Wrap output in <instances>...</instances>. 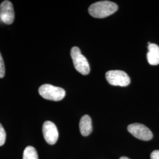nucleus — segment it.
Instances as JSON below:
<instances>
[{
  "label": "nucleus",
  "mask_w": 159,
  "mask_h": 159,
  "mask_svg": "<svg viewBox=\"0 0 159 159\" xmlns=\"http://www.w3.org/2000/svg\"><path fill=\"white\" fill-rule=\"evenodd\" d=\"M118 9V6L113 2L102 1L91 4L89 8V12L92 17L102 18L111 16Z\"/></svg>",
  "instance_id": "1"
},
{
  "label": "nucleus",
  "mask_w": 159,
  "mask_h": 159,
  "mask_svg": "<svg viewBox=\"0 0 159 159\" xmlns=\"http://www.w3.org/2000/svg\"><path fill=\"white\" fill-rule=\"evenodd\" d=\"M39 92L43 98L54 102L63 100L66 96V91L63 89L48 84L40 86Z\"/></svg>",
  "instance_id": "2"
},
{
  "label": "nucleus",
  "mask_w": 159,
  "mask_h": 159,
  "mask_svg": "<svg viewBox=\"0 0 159 159\" xmlns=\"http://www.w3.org/2000/svg\"><path fill=\"white\" fill-rule=\"evenodd\" d=\"M71 57L75 70L83 75H87L90 68L87 60L81 52L79 48L74 47L71 50Z\"/></svg>",
  "instance_id": "3"
},
{
  "label": "nucleus",
  "mask_w": 159,
  "mask_h": 159,
  "mask_svg": "<svg viewBox=\"0 0 159 159\" xmlns=\"http://www.w3.org/2000/svg\"><path fill=\"white\" fill-rule=\"evenodd\" d=\"M109 84L115 86L125 87L130 83V79L126 73L121 70H111L106 74Z\"/></svg>",
  "instance_id": "4"
},
{
  "label": "nucleus",
  "mask_w": 159,
  "mask_h": 159,
  "mask_svg": "<svg viewBox=\"0 0 159 159\" xmlns=\"http://www.w3.org/2000/svg\"><path fill=\"white\" fill-rule=\"evenodd\" d=\"M127 130L133 136L141 140L148 141L153 138L152 132L148 127L142 124H131L127 127Z\"/></svg>",
  "instance_id": "5"
},
{
  "label": "nucleus",
  "mask_w": 159,
  "mask_h": 159,
  "mask_svg": "<svg viewBox=\"0 0 159 159\" xmlns=\"http://www.w3.org/2000/svg\"><path fill=\"white\" fill-rule=\"evenodd\" d=\"M43 136L46 142L53 145L58 139V131L55 124L50 121H46L43 125Z\"/></svg>",
  "instance_id": "6"
},
{
  "label": "nucleus",
  "mask_w": 159,
  "mask_h": 159,
  "mask_svg": "<svg viewBox=\"0 0 159 159\" xmlns=\"http://www.w3.org/2000/svg\"><path fill=\"white\" fill-rule=\"evenodd\" d=\"M0 18L6 24L10 25L14 21L15 14L13 6L9 1H4L0 5Z\"/></svg>",
  "instance_id": "7"
},
{
  "label": "nucleus",
  "mask_w": 159,
  "mask_h": 159,
  "mask_svg": "<svg viewBox=\"0 0 159 159\" xmlns=\"http://www.w3.org/2000/svg\"><path fill=\"white\" fill-rule=\"evenodd\" d=\"M147 59L148 62L152 66L159 64V47L156 44L151 43L148 45Z\"/></svg>",
  "instance_id": "8"
},
{
  "label": "nucleus",
  "mask_w": 159,
  "mask_h": 159,
  "mask_svg": "<svg viewBox=\"0 0 159 159\" xmlns=\"http://www.w3.org/2000/svg\"><path fill=\"white\" fill-rule=\"evenodd\" d=\"M79 127L80 133L83 136H88L90 134L93 127L91 118L89 115H84L81 117L80 121Z\"/></svg>",
  "instance_id": "9"
},
{
  "label": "nucleus",
  "mask_w": 159,
  "mask_h": 159,
  "mask_svg": "<svg viewBox=\"0 0 159 159\" xmlns=\"http://www.w3.org/2000/svg\"><path fill=\"white\" fill-rule=\"evenodd\" d=\"M23 159H39L36 149L33 146H27L23 152Z\"/></svg>",
  "instance_id": "10"
},
{
  "label": "nucleus",
  "mask_w": 159,
  "mask_h": 159,
  "mask_svg": "<svg viewBox=\"0 0 159 159\" xmlns=\"http://www.w3.org/2000/svg\"><path fill=\"white\" fill-rule=\"evenodd\" d=\"M6 133L4 127L0 123V146H2L6 142Z\"/></svg>",
  "instance_id": "11"
},
{
  "label": "nucleus",
  "mask_w": 159,
  "mask_h": 159,
  "mask_svg": "<svg viewBox=\"0 0 159 159\" xmlns=\"http://www.w3.org/2000/svg\"><path fill=\"white\" fill-rule=\"evenodd\" d=\"M6 69H5V65L3 60L2 57L0 53V79L3 78L5 76Z\"/></svg>",
  "instance_id": "12"
},
{
  "label": "nucleus",
  "mask_w": 159,
  "mask_h": 159,
  "mask_svg": "<svg viewBox=\"0 0 159 159\" xmlns=\"http://www.w3.org/2000/svg\"><path fill=\"white\" fill-rule=\"evenodd\" d=\"M150 159H159V150H154L150 155Z\"/></svg>",
  "instance_id": "13"
},
{
  "label": "nucleus",
  "mask_w": 159,
  "mask_h": 159,
  "mask_svg": "<svg viewBox=\"0 0 159 159\" xmlns=\"http://www.w3.org/2000/svg\"><path fill=\"white\" fill-rule=\"evenodd\" d=\"M120 159H130L129 158H128V157H125V156H123V157H121Z\"/></svg>",
  "instance_id": "14"
}]
</instances>
